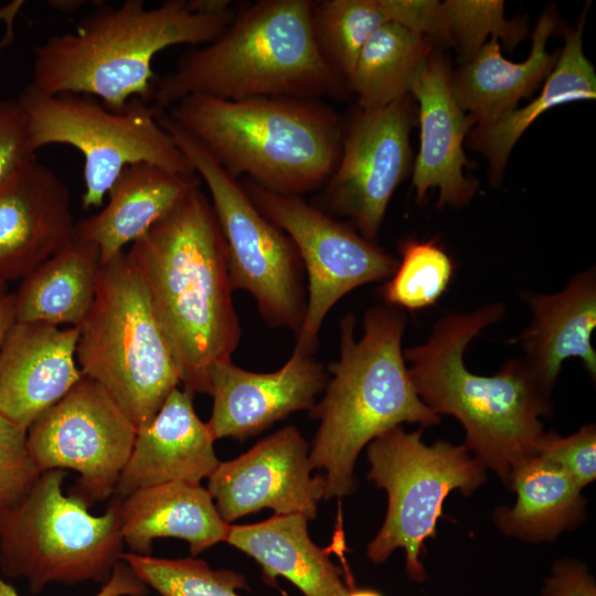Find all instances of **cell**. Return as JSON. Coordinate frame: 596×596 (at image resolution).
I'll return each instance as SVG.
<instances>
[{
    "label": "cell",
    "instance_id": "cell-1",
    "mask_svg": "<svg viewBox=\"0 0 596 596\" xmlns=\"http://www.w3.org/2000/svg\"><path fill=\"white\" fill-rule=\"evenodd\" d=\"M148 291L183 391L211 394L212 369L241 339L225 240L211 201L194 189L127 252Z\"/></svg>",
    "mask_w": 596,
    "mask_h": 596
},
{
    "label": "cell",
    "instance_id": "cell-2",
    "mask_svg": "<svg viewBox=\"0 0 596 596\" xmlns=\"http://www.w3.org/2000/svg\"><path fill=\"white\" fill-rule=\"evenodd\" d=\"M504 311V304L494 302L446 315L423 344L403 354L422 401L438 415L456 417L466 432V448L509 486L513 471L539 454L545 436L541 417L550 413V402L523 359L505 361L490 376L465 365L468 344Z\"/></svg>",
    "mask_w": 596,
    "mask_h": 596
},
{
    "label": "cell",
    "instance_id": "cell-3",
    "mask_svg": "<svg viewBox=\"0 0 596 596\" xmlns=\"http://www.w3.org/2000/svg\"><path fill=\"white\" fill-rule=\"evenodd\" d=\"M312 6L310 0L242 6L217 39L185 51L172 72L156 76L150 104L164 111L192 94L226 100L345 98L344 81L316 43Z\"/></svg>",
    "mask_w": 596,
    "mask_h": 596
},
{
    "label": "cell",
    "instance_id": "cell-4",
    "mask_svg": "<svg viewBox=\"0 0 596 596\" xmlns=\"http://www.w3.org/2000/svg\"><path fill=\"white\" fill-rule=\"evenodd\" d=\"M406 322L403 310L374 306L356 339L355 317L340 321L339 359L328 368L332 377L323 397L310 409L319 426L309 458L313 470L324 471L326 500L354 492L356 458L374 438L403 423L423 428L440 421L411 380L402 349Z\"/></svg>",
    "mask_w": 596,
    "mask_h": 596
},
{
    "label": "cell",
    "instance_id": "cell-5",
    "mask_svg": "<svg viewBox=\"0 0 596 596\" xmlns=\"http://www.w3.org/2000/svg\"><path fill=\"white\" fill-rule=\"evenodd\" d=\"M236 10L198 11L193 0L148 9L142 0L97 4L74 32L53 35L34 49L35 89L97 96L111 110L132 98L150 103L155 55L172 45H205L217 39Z\"/></svg>",
    "mask_w": 596,
    "mask_h": 596
},
{
    "label": "cell",
    "instance_id": "cell-6",
    "mask_svg": "<svg viewBox=\"0 0 596 596\" xmlns=\"http://www.w3.org/2000/svg\"><path fill=\"white\" fill-rule=\"evenodd\" d=\"M164 113L230 175L274 193L322 189L340 158L342 121L322 100L192 94Z\"/></svg>",
    "mask_w": 596,
    "mask_h": 596
},
{
    "label": "cell",
    "instance_id": "cell-7",
    "mask_svg": "<svg viewBox=\"0 0 596 596\" xmlns=\"http://www.w3.org/2000/svg\"><path fill=\"white\" fill-rule=\"evenodd\" d=\"M76 360L137 429L180 384L170 347L147 288L126 251L102 264L94 301L78 326Z\"/></svg>",
    "mask_w": 596,
    "mask_h": 596
},
{
    "label": "cell",
    "instance_id": "cell-8",
    "mask_svg": "<svg viewBox=\"0 0 596 596\" xmlns=\"http://www.w3.org/2000/svg\"><path fill=\"white\" fill-rule=\"evenodd\" d=\"M65 470L41 472L25 493L0 513V573L23 578L33 594L52 583L105 584L121 560L120 499L102 515L63 492Z\"/></svg>",
    "mask_w": 596,
    "mask_h": 596
},
{
    "label": "cell",
    "instance_id": "cell-9",
    "mask_svg": "<svg viewBox=\"0 0 596 596\" xmlns=\"http://www.w3.org/2000/svg\"><path fill=\"white\" fill-rule=\"evenodd\" d=\"M17 100L34 151L53 143L70 145L81 151L83 209L99 207L121 171L135 163L195 173L159 124L158 110L140 98L130 99L120 110H111L89 95H51L28 84Z\"/></svg>",
    "mask_w": 596,
    "mask_h": 596
},
{
    "label": "cell",
    "instance_id": "cell-10",
    "mask_svg": "<svg viewBox=\"0 0 596 596\" xmlns=\"http://www.w3.org/2000/svg\"><path fill=\"white\" fill-rule=\"evenodd\" d=\"M422 429L407 433L397 426L374 438L366 451L368 479L387 494L384 522L366 555L381 564L403 549L406 574L416 583L426 578L421 555L426 540L436 535L446 497L453 490L469 496L486 481L485 467L465 445H426Z\"/></svg>",
    "mask_w": 596,
    "mask_h": 596
},
{
    "label": "cell",
    "instance_id": "cell-11",
    "mask_svg": "<svg viewBox=\"0 0 596 596\" xmlns=\"http://www.w3.org/2000/svg\"><path fill=\"white\" fill-rule=\"evenodd\" d=\"M206 184L227 253L232 290L249 292L263 319L298 333L306 312L304 265L290 237L266 219L235 178L169 116H157Z\"/></svg>",
    "mask_w": 596,
    "mask_h": 596
},
{
    "label": "cell",
    "instance_id": "cell-12",
    "mask_svg": "<svg viewBox=\"0 0 596 596\" xmlns=\"http://www.w3.org/2000/svg\"><path fill=\"white\" fill-rule=\"evenodd\" d=\"M244 189L258 211L290 237L301 258L308 292L295 349L313 354L330 309L353 289L387 280L398 260L301 196L274 193L249 181Z\"/></svg>",
    "mask_w": 596,
    "mask_h": 596
},
{
    "label": "cell",
    "instance_id": "cell-13",
    "mask_svg": "<svg viewBox=\"0 0 596 596\" xmlns=\"http://www.w3.org/2000/svg\"><path fill=\"white\" fill-rule=\"evenodd\" d=\"M137 427L109 393L83 377L26 430L29 454L40 472L78 473L68 494L88 508L111 498L131 454Z\"/></svg>",
    "mask_w": 596,
    "mask_h": 596
},
{
    "label": "cell",
    "instance_id": "cell-14",
    "mask_svg": "<svg viewBox=\"0 0 596 596\" xmlns=\"http://www.w3.org/2000/svg\"><path fill=\"white\" fill-rule=\"evenodd\" d=\"M416 124L411 95L381 108L358 107L342 124L340 158L317 207L347 217L364 238L376 243L392 195L409 173V138Z\"/></svg>",
    "mask_w": 596,
    "mask_h": 596
},
{
    "label": "cell",
    "instance_id": "cell-15",
    "mask_svg": "<svg viewBox=\"0 0 596 596\" xmlns=\"http://www.w3.org/2000/svg\"><path fill=\"white\" fill-rule=\"evenodd\" d=\"M309 450L300 430L288 425L243 455L220 461L206 489L222 520L230 524L264 508L313 520L324 498V480L311 475Z\"/></svg>",
    "mask_w": 596,
    "mask_h": 596
},
{
    "label": "cell",
    "instance_id": "cell-16",
    "mask_svg": "<svg viewBox=\"0 0 596 596\" xmlns=\"http://www.w3.org/2000/svg\"><path fill=\"white\" fill-rule=\"evenodd\" d=\"M328 379L321 362L296 349L269 373L219 362L212 369L213 408L206 424L215 440L254 436L294 412L310 411Z\"/></svg>",
    "mask_w": 596,
    "mask_h": 596
},
{
    "label": "cell",
    "instance_id": "cell-17",
    "mask_svg": "<svg viewBox=\"0 0 596 596\" xmlns=\"http://www.w3.org/2000/svg\"><path fill=\"white\" fill-rule=\"evenodd\" d=\"M411 96L417 102L419 149L412 185L416 201L438 190V207H460L473 196L477 183L465 174L469 160L464 142L476 121L458 104L451 87V70L435 49L419 70Z\"/></svg>",
    "mask_w": 596,
    "mask_h": 596
},
{
    "label": "cell",
    "instance_id": "cell-18",
    "mask_svg": "<svg viewBox=\"0 0 596 596\" xmlns=\"http://www.w3.org/2000/svg\"><path fill=\"white\" fill-rule=\"evenodd\" d=\"M67 184L36 157L0 185V283L23 278L74 237Z\"/></svg>",
    "mask_w": 596,
    "mask_h": 596
},
{
    "label": "cell",
    "instance_id": "cell-19",
    "mask_svg": "<svg viewBox=\"0 0 596 596\" xmlns=\"http://www.w3.org/2000/svg\"><path fill=\"white\" fill-rule=\"evenodd\" d=\"M78 327L15 322L0 351V414L28 430L82 377Z\"/></svg>",
    "mask_w": 596,
    "mask_h": 596
},
{
    "label": "cell",
    "instance_id": "cell-20",
    "mask_svg": "<svg viewBox=\"0 0 596 596\" xmlns=\"http://www.w3.org/2000/svg\"><path fill=\"white\" fill-rule=\"evenodd\" d=\"M214 437L195 413L193 396L175 387L146 425L137 429L131 454L113 496L156 485H201L220 464Z\"/></svg>",
    "mask_w": 596,
    "mask_h": 596
},
{
    "label": "cell",
    "instance_id": "cell-21",
    "mask_svg": "<svg viewBox=\"0 0 596 596\" xmlns=\"http://www.w3.org/2000/svg\"><path fill=\"white\" fill-rule=\"evenodd\" d=\"M532 311L531 323L520 334L524 362L550 395L563 362L579 359L596 377V351L592 333L596 327V272L594 268L572 277L555 294L523 296Z\"/></svg>",
    "mask_w": 596,
    "mask_h": 596
},
{
    "label": "cell",
    "instance_id": "cell-22",
    "mask_svg": "<svg viewBox=\"0 0 596 596\" xmlns=\"http://www.w3.org/2000/svg\"><path fill=\"white\" fill-rule=\"evenodd\" d=\"M199 187L195 173H178L148 162L128 166L110 188L106 206L76 222L74 236L94 243L104 264Z\"/></svg>",
    "mask_w": 596,
    "mask_h": 596
},
{
    "label": "cell",
    "instance_id": "cell-23",
    "mask_svg": "<svg viewBox=\"0 0 596 596\" xmlns=\"http://www.w3.org/2000/svg\"><path fill=\"white\" fill-rule=\"evenodd\" d=\"M557 26L554 13L545 11L540 15L532 34L531 52L523 62L503 57L499 40L491 38L470 61L451 72L454 95L476 125L494 123L544 83L560 55V51L546 49Z\"/></svg>",
    "mask_w": 596,
    "mask_h": 596
},
{
    "label": "cell",
    "instance_id": "cell-24",
    "mask_svg": "<svg viewBox=\"0 0 596 596\" xmlns=\"http://www.w3.org/2000/svg\"><path fill=\"white\" fill-rule=\"evenodd\" d=\"M124 544L130 553L151 555L152 541L175 538L192 556L225 542L230 524L220 517L206 488L169 482L138 489L120 499Z\"/></svg>",
    "mask_w": 596,
    "mask_h": 596
},
{
    "label": "cell",
    "instance_id": "cell-25",
    "mask_svg": "<svg viewBox=\"0 0 596 596\" xmlns=\"http://www.w3.org/2000/svg\"><path fill=\"white\" fill-rule=\"evenodd\" d=\"M308 521L290 513L253 524H230L225 542L253 557L269 585L284 577L305 596H347L350 586L342 579V571L326 549L313 543Z\"/></svg>",
    "mask_w": 596,
    "mask_h": 596
},
{
    "label": "cell",
    "instance_id": "cell-26",
    "mask_svg": "<svg viewBox=\"0 0 596 596\" xmlns=\"http://www.w3.org/2000/svg\"><path fill=\"white\" fill-rule=\"evenodd\" d=\"M585 12L577 29L567 33L557 62L540 93L521 108H514L489 125H476L468 146L488 161L492 183L501 181L508 158L520 137L534 120L551 108L596 97V74L583 51Z\"/></svg>",
    "mask_w": 596,
    "mask_h": 596
},
{
    "label": "cell",
    "instance_id": "cell-27",
    "mask_svg": "<svg viewBox=\"0 0 596 596\" xmlns=\"http://www.w3.org/2000/svg\"><path fill=\"white\" fill-rule=\"evenodd\" d=\"M100 266L98 247L74 236L22 278L14 292L17 322L78 327L94 301Z\"/></svg>",
    "mask_w": 596,
    "mask_h": 596
},
{
    "label": "cell",
    "instance_id": "cell-28",
    "mask_svg": "<svg viewBox=\"0 0 596 596\" xmlns=\"http://www.w3.org/2000/svg\"><path fill=\"white\" fill-rule=\"evenodd\" d=\"M509 486L517 492L515 504L494 512L497 525L508 535L549 541L583 519L582 489L562 468L540 455L523 461Z\"/></svg>",
    "mask_w": 596,
    "mask_h": 596
},
{
    "label": "cell",
    "instance_id": "cell-29",
    "mask_svg": "<svg viewBox=\"0 0 596 596\" xmlns=\"http://www.w3.org/2000/svg\"><path fill=\"white\" fill-rule=\"evenodd\" d=\"M436 49L427 38L400 24L380 28L363 45L347 79L358 107L375 109L411 95L413 83Z\"/></svg>",
    "mask_w": 596,
    "mask_h": 596
},
{
    "label": "cell",
    "instance_id": "cell-30",
    "mask_svg": "<svg viewBox=\"0 0 596 596\" xmlns=\"http://www.w3.org/2000/svg\"><path fill=\"white\" fill-rule=\"evenodd\" d=\"M394 21V0H322L313 1L312 6L316 43L329 67L345 85L366 41Z\"/></svg>",
    "mask_w": 596,
    "mask_h": 596
},
{
    "label": "cell",
    "instance_id": "cell-31",
    "mask_svg": "<svg viewBox=\"0 0 596 596\" xmlns=\"http://www.w3.org/2000/svg\"><path fill=\"white\" fill-rule=\"evenodd\" d=\"M401 260L381 289L385 305L409 311L434 306L455 274L449 254L434 240H408L400 246Z\"/></svg>",
    "mask_w": 596,
    "mask_h": 596
},
{
    "label": "cell",
    "instance_id": "cell-32",
    "mask_svg": "<svg viewBox=\"0 0 596 596\" xmlns=\"http://www.w3.org/2000/svg\"><path fill=\"white\" fill-rule=\"evenodd\" d=\"M125 561L145 583L160 596H241L246 578L231 570H214L200 558H161L123 553Z\"/></svg>",
    "mask_w": 596,
    "mask_h": 596
},
{
    "label": "cell",
    "instance_id": "cell-33",
    "mask_svg": "<svg viewBox=\"0 0 596 596\" xmlns=\"http://www.w3.org/2000/svg\"><path fill=\"white\" fill-rule=\"evenodd\" d=\"M441 9L449 45L456 49L462 64L478 53L488 36L501 39L510 51L526 32L521 20L505 19L503 1L447 0Z\"/></svg>",
    "mask_w": 596,
    "mask_h": 596
},
{
    "label": "cell",
    "instance_id": "cell-34",
    "mask_svg": "<svg viewBox=\"0 0 596 596\" xmlns=\"http://www.w3.org/2000/svg\"><path fill=\"white\" fill-rule=\"evenodd\" d=\"M41 472L26 445V429L0 414V513L17 502Z\"/></svg>",
    "mask_w": 596,
    "mask_h": 596
},
{
    "label": "cell",
    "instance_id": "cell-35",
    "mask_svg": "<svg viewBox=\"0 0 596 596\" xmlns=\"http://www.w3.org/2000/svg\"><path fill=\"white\" fill-rule=\"evenodd\" d=\"M562 468L583 489L596 478V429L594 424L560 437L545 434L539 454Z\"/></svg>",
    "mask_w": 596,
    "mask_h": 596
},
{
    "label": "cell",
    "instance_id": "cell-36",
    "mask_svg": "<svg viewBox=\"0 0 596 596\" xmlns=\"http://www.w3.org/2000/svg\"><path fill=\"white\" fill-rule=\"evenodd\" d=\"M35 158L23 110L17 99H0V185Z\"/></svg>",
    "mask_w": 596,
    "mask_h": 596
},
{
    "label": "cell",
    "instance_id": "cell-37",
    "mask_svg": "<svg viewBox=\"0 0 596 596\" xmlns=\"http://www.w3.org/2000/svg\"><path fill=\"white\" fill-rule=\"evenodd\" d=\"M541 596H596V583L584 564L563 561L554 565Z\"/></svg>",
    "mask_w": 596,
    "mask_h": 596
},
{
    "label": "cell",
    "instance_id": "cell-38",
    "mask_svg": "<svg viewBox=\"0 0 596 596\" xmlns=\"http://www.w3.org/2000/svg\"><path fill=\"white\" fill-rule=\"evenodd\" d=\"M148 586L134 573L131 567L120 560L111 573L110 578L102 585L94 596H146ZM0 596H20L18 590L4 581L0 573Z\"/></svg>",
    "mask_w": 596,
    "mask_h": 596
},
{
    "label": "cell",
    "instance_id": "cell-39",
    "mask_svg": "<svg viewBox=\"0 0 596 596\" xmlns=\"http://www.w3.org/2000/svg\"><path fill=\"white\" fill-rule=\"evenodd\" d=\"M15 322L14 294L7 289V284L0 283V351Z\"/></svg>",
    "mask_w": 596,
    "mask_h": 596
},
{
    "label": "cell",
    "instance_id": "cell-40",
    "mask_svg": "<svg viewBox=\"0 0 596 596\" xmlns=\"http://www.w3.org/2000/svg\"><path fill=\"white\" fill-rule=\"evenodd\" d=\"M84 3L85 1H77V0L49 1L50 7L54 8L55 10H60L62 12H71V11L77 10Z\"/></svg>",
    "mask_w": 596,
    "mask_h": 596
},
{
    "label": "cell",
    "instance_id": "cell-41",
    "mask_svg": "<svg viewBox=\"0 0 596 596\" xmlns=\"http://www.w3.org/2000/svg\"><path fill=\"white\" fill-rule=\"evenodd\" d=\"M347 596H383L376 590L369 589V588H355L350 587L349 593Z\"/></svg>",
    "mask_w": 596,
    "mask_h": 596
}]
</instances>
